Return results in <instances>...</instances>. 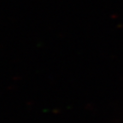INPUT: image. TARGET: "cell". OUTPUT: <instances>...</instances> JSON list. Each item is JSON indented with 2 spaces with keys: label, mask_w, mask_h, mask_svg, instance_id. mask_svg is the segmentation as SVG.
Wrapping results in <instances>:
<instances>
[]
</instances>
